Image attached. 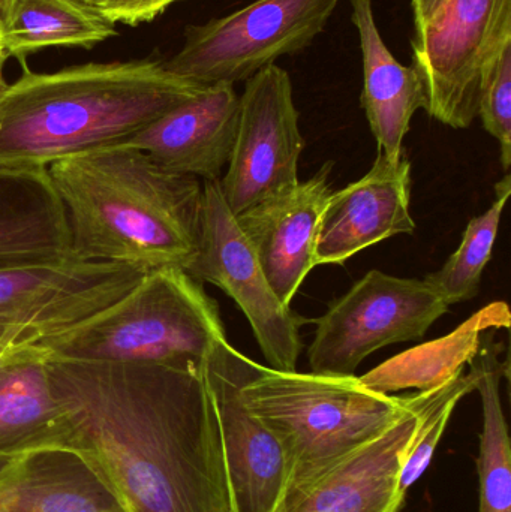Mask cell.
Segmentation results:
<instances>
[{"label":"cell","instance_id":"1f68e13d","mask_svg":"<svg viewBox=\"0 0 511 512\" xmlns=\"http://www.w3.org/2000/svg\"><path fill=\"white\" fill-rule=\"evenodd\" d=\"M3 463H5V462H2V460H0V466H2V465H3Z\"/></svg>","mask_w":511,"mask_h":512},{"label":"cell","instance_id":"30bf717a","mask_svg":"<svg viewBox=\"0 0 511 512\" xmlns=\"http://www.w3.org/2000/svg\"><path fill=\"white\" fill-rule=\"evenodd\" d=\"M305 146L290 74L270 65L248 78L228 170L219 180L231 213L240 215L296 186Z\"/></svg>","mask_w":511,"mask_h":512},{"label":"cell","instance_id":"5b68a950","mask_svg":"<svg viewBox=\"0 0 511 512\" xmlns=\"http://www.w3.org/2000/svg\"><path fill=\"white\" fill-rule=\"evenodd\" d=\"M227 339L218 301L182 268L150 270L113 306L35 345L51 360L203 370Z\"/></svg>","mask_w":511,"mask_h":512},{"label":"cell","instance_id":"52a82bcc","mask_svg":"<svg viewBox=\"0 0 511 512\" xmlns=\"http://www.w3.org/2000/svg\"><path fill=\"white\" fill-rule=\"evenodd\" d=\"M341 0H257L185 29L165 68L201 84L246 81L282 56L300 53L329 23Z\"/></svg>","mask_w":511,"mask_h":512},{"label":"cell","instance_id":"d6986e66","mask_svg":"<svg viewBox=\"0 0 511 512\" xmlns=\"http://www.w3.org/2000/svg\"><path fill=\"white\" fill-rule=\"evenodd\" d=\"M351 18L359 33L363 62L362 107L378 153L401 161L411 119L425 108V89L414 66L398 62L375 20L372 0H350Z\"/></svg>","mask_w":511,"mask_h":512},{"label":"cell","instance_id":"7c38bea8","mask_svg":"<svg viewBox=\"0 0 511 512\" xmlns=\"http://www.w3.org/2000/svg\"><path fill=\"white\" fill-rule=\"evenodd\" d=\"M224 454L231 512H276L290 480L287 454L275 433L240 396L237 349L221 340L204 366Z\"/></svg>","mask_w":511,"mask_h":512},{"label":"cell","instance_id":"8992f818","mask_svg":"<svg viewBox=\"0 0 511 512\" xmlns=\"http://www.w3.org/2000/svg\"><path fill=\"white\" fill-rule=\"evenodd\" d=\"M509 44L511 0H441L411 44L423 110L450 128H470L483 83Z\"/></svg>","mask_w":511,"mask_h":512},{"label":"cell","instance_id":"ba28073f","mask_svg":"<svg viewBox=\"0 0 511 512\" xmlns=\"http://www.w3.org/2000/svg\"><path fill=\"white\" fill-rule=\"evenodd\" d=\"M449 307L426 280L371 270L315 319L311 372L354 375L378 349L423 339Z\"/></svg>","mask_w":511,"mask_h":512},{"label":"cell","instance_id":"f1b7e54d","mask_svg":"<svg viewBox=\"0 0 511 512\" xmlns=\"http://www.w3.org/2000/svg\"><path fill=\"white\" fill-rule=\"evenodd\" d=\"M441 0H413L414 29H420L431 17Z\"/></svg>","mask_w":511,"mask_h":512},{"label":"cell","instance_id":"4fadbf2b","mask_svg":"<svg viewBox=\"0 0 511 512\" xmlns=\"http://www.w3.org/2000/svg\"><path fill=\"white\" fill-rule=\"evenodd\" d=\"M437 390V388H435ZM432 391L411 394L404 414L377 438L282 501L276 512H398L399 475Z\"/></svg>","mask_w":511,"mask_h":512},{"label":"cell","instance_id":"44dd1931","mask_svg":"<svg viewBox=\"0 0 511 512\" xmlns=\"http://www.w3.org/2000/svg\"><path fill=\"white\" fill-rule=\"evenodd\" d=\"M510 309L504 301H495L459 325L455 331L408 349L366 375L360 382L381 394L411 390L431 391L443 387L464 373V367L476 357L485 331L510 327Z\"/></svg>","mask_w":511,"mask_h":512},{"label":"cell","instance_id":"484cf974","mask_svg":"<svg viewBox=\"0 0 511 512\" xmlns=\"http://www.w3.org/2000/svg\"><path fill=\"white\" fill-rule=\"evenodd\" d=\"M479 117L483 128L500 143L501 164H511V44L501 51L483 83Z\"/></svg>","mask_w":511,"mask_h":512},{"label":"cell","instance_id":"2e32d148","mask_svg":"<svg viewBox=\"0 0 511 512\" xmlns=\"http://www.w3.org/2000/svg\"><path fill=\"white\" fill-rule=\"evenodd\" d=\"M239 114L234 84H207L203 92L119 144L140 150L173 173L213 182L221 180L230 161Z\"/></svg>","mask_w":511,"mask_h":512},{"label":"cell","instance_id":"277c9868","mask_svg":"<svg viewBox=\"0 0 511 512\" xmlns=\"http://www.w3.org/2000/svg\"><path fill=\"white\" fill-rule=\"evenodd\" d=\"M237 364L243 403L275 433L287 454L290 480L284 499L377 438L410 405L411 394L377 393L354 375L282 372L240 351Z\"/></svg>","mask_w":511,"mask_h":512},{"label":"cell","instance_id":"7402d4cb","mask_svg":"<svg viewBox=\"0 0 511 512\" xmlns=\"http://www.w3.org/2000/svg\"><path fill=\"white\" fill-rule=\"evenodd\" d=\"M0 26L6 53L20 62L45 48H90L117 35L81 0H0Z\"/></svg>","mask_w":511,"mask_h":512},{"label":"cell","instance_id":"f546056e","mask_svg":"<svg viewBox=\"0 0 511 512\" xmlns=\"http://www.w3.org/2000/svg\"><path fill=\"white\" fill-rule=\"evenodd\" d=\"M6 57H8V53L6 50L0 51V89L5 86V75H3V69H5Z\"/></svg>","mask_w":511,"mask_h":512},{"label":"cell","instance_id":"8fae6325","mask_svg":"<svg viewBox=\"0 0 511 512\" xmlns=\"http://www.w3.org/2000/svg\"><path fill=\"white\" fill-rule=\"evenodd\" d=\"M147 271L69 258L0 268V327L39 339L63 333L113 306Z\"/></svg>","mask_w":511,"mask_h":512},{"label":"cell","instance_id":"6da1fadb","mask_svg":"<svg viewBox=\"0 0 511 512\" xmlns=\"http://www.w3.org/2000/svg\"><path fill=\"white\" fill-rule=\"evenodd\" d=\"M83 457L126 512H231L224 454L204 369L51 360Z\"/></svg>","mask_w":511,"mask_h":512},{"label":"cell","instance_id":"e0dca14e","mask_svg":"<svg viewBox=\"0 0 511 512\" xmlns=\"http://www.w3.org/2000/svg\"><path fill=\"white\" fill-rule=\"evenodd\" d=\"M68 426L48 373V357L33 343L0 354V460L33 451L65 450Z\"/></svg>","mask_w":511,"mask_h":512},{"label":"cell","instance_id":"d6a6232c","mask_svg":"<svg viewBox=\"0 0 511 512\" xmlns=\"http://www.w3.org/2000/svg\"><path fill=\"white\" fill-rule=\"evenodd\" d=\"M81 2H83V0H81Z\"/></svg>","mask_w":511,"mask_h":512},{"label":"cell","instance_id":"9c48e42d","mask_svg":"<svg viewBox=\"0 0 511 512\" xmlns=\"http://www.w3.org/2000/svg\"><path fill=\"white\" fill-rule=\"evenodd\" d=\"M185 271L198 282L218 286L236 301L270 369L297 370L303 349L300 328L308 321L285 306L273 291L225 203L219 180L203 182L200 246Z\"/></svg>","mask_w":511,"mask_h":512},{"label":"cell","instance_id":"5bb4252c","mask_svg":"<svg viewBox=\"0 0 511 512\" xmlns=\"http://www.w3.org/2000/svg\"><path fill=\"white\" fill-rule=\"evenodd\" d=\"M327 162L314 177L236 216L279 300L290 306L315 262L318 230L332 195Z\"/></svg>","mask_w":511,"mask_h":512},{"label":"cell","instance_id":"ac0fdd59","mask_svg":"<svg viewBox=\"0 0 511 512\" xmlns=\"http://www.w3.org/2000/svg\"><path fill=\"white\" fill-rule=\"evenodd\" d=\"M0 512H126L78 454L33 451L0 466Z\"/></svg>","mask_w":511,"mask_h":512},{"label":"cell","instance_id":"603a6c76","mask_svg":"<svg viewBox=\"0 0 511 512\" xmlns=\"http://www.w3.org/2000/svg\"><path fill=\"white\" fill-rule=\"evenodd\" d=\"M495 328L485 331L479 352L470 361L476 390L482 399L483 429L477 460L480 478L479 512H511V450L509 426L501 405V378H509V360L501 363L504 343Z\"/></svg>","mask_w":511,"mask_h":512},{"label":"cell","instance_id":"9a60e30c","mask_svg":"<svg viewBox=\"0 0 511 512\" xmlns=\"http://www.w3.org/2000/svg\"><path fill=\"white\" fill-rule=\"evenodd\" d=\"M411 164L405 155L390 161L378 153L369 173L332 192L318 230L317 265L344 264L363 249L399 234H413Z\"/></svg>","mask_w":511,"mask_h":512},{"label":"cell","instance_id":"83f0119b","mask_svg":"<svg viewBox=\"0 0 511 512\" xmlns=\"http://www.w3.org/2000/svg\"><path fill=\"white\" fill-rule=\"evenodd\" d=\"M39 337L29 331L18 328L0 327V354L15 348V346L27 345L38 340Z\"/></svg>","mask_w":511,"mask_h":512},{"label":"cell","instance_id":"3957f363","mask_svg":"<svg viewBox=\"0 0 511 512\" xmlns=\"http://www.w3.org/2000/svg\"><path fill=\"white\" fill-rule=\"evenodd\" d=\"M48 176L65 209L72 254L143 270H186L197 256L203 182L123 144L60 159Z\"/></svg>","mask_w":511,"mask_h":512},{"label":"cell","instance_id":"d4e9b609","mask_svg":"<svg viewBox=\"0 0 511 512\" xmlns=\"http://www.w3.org/2000/svg\"><path fill=\"white\" fill-rule=\"evenodd\" d=\"M474 390L476 375L470 370V373H462L458 378L432 391L420 415L419 424L399 475V493L404 498L410 487L417 483L428 469L456 405Z\"/></svg>","mask_w":511,"mask_h":512},{"label":"cell","instance_id":"4dcf8cb0","mask_svg":"<svg viewBox=\"0 0 511 512\" xmlns=\"http://www.w3.org/2000/svg\"><path fill=\"white\" fill-rule=\"evenodd\" d=\"M3 50H5V45H3L2 26H0V51Z\"/></svg>","mask_w":511,"mask_h":512},{"label":"cell","instance_id":"cb8c5ba5","mask_svg":"<svg viewBox=\"0 0 511 512\" xmlns=\"http://www.w3.org/2000/svg\"><path fill=\"white\" fill-rule=\"evenodd\" d=\"M511 194V177L507 173L495 185V201L483 215L473 218L462 236L461 245L443 268L429 274L426 282L449 306L471 300L479 294L483 271L491 261L504 207Z\"/></svg>","mask_w":511,"mask_h":512},{"label":"cell","instance_id":"4316f807","mask_svg":"<svg viewBox=\"0 0 511 512\" xmlns=\"http://www.w3.org/2000/svg\"><path fill=\"white\" fill-rule=\"evenodd\" d=\"M110 23L137 26L147 23L180 0H83Z\"/></svg>","mask_w":511,"mask_h":512},{"label":"cell","instance_id":"ffe728a7","mask_svg":"<svg viewBox=\"0 0 511 512\" xmlns=\"http://www.w3.org/2000/svg\"><path fill=\"white\" fill-rule=\"evenodd\" d=\"M69 256L71 231L48 170L0 167V268Z\"/></svg>","mask_w":511,"mask_h":512},{"label":"cell","instance_id":"7a4b0ae2","mask_svg":"<svg viewBox=\"0 0 511 512\" xmlns=\"http://www.w3.org/2000/svg\"><path fill=\"white\" fill-rule=\"evenodd\" d=\"M24 72L0 89V167L44 168L123 143L203 92L164 60L87 63L50 74Z\"/></svg>","mask_w":511,"mask_h":512}]
</instances>
